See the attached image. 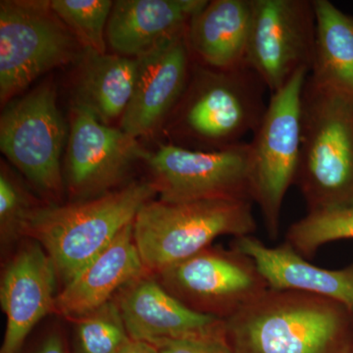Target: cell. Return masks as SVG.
<instances>
[{"label": "cell", "mask_w": 353, "mask_h": 353, "mask_svg": "<svg viewBox=\"0 0 353 353\" xmlns=\"http://www.w3.org/2000/svg\"><path fill=\"white\" fill-rule=\"evenodd\" d=\"M233 353H352L353 317L343 304L269 288L224 320Z\"/></svg>", "instance_id": "1"}, {"label": "cell", "mask_w": 353, "mask_h": 353, "mask_svg": "<svg viewBox=\"0 0 353 353\" xmlns=\"http://www.w3.org/2000/svg\"><path fill=\"white\" fill-rule=\"evenodd\" d=\"M308 213L353 205V97L308 75L296 182Z\"/></svg>", "instance_id": "2"}, {"label": "cell", "mask_w": 353, "mask_h": 353, "mask_svg": "<svg viewBox=\"0 0 353 353\" xmlns=\"http://www.w3.org/2000/svg\"><path fill=\"white\" fill-rule=\"evenodd\" d=\"M157 192L152 181L134 182L101 196L65 204L36 206L26 218L22 236L43 246L69 282L99 255Z\"/></svg>", "instance_id": "3"}, {"label": "cell", "mask_w": 353, "mask_h": 353, "mask_svg": "<svg viewBox=\"0 0 353 353\" xmlns=\"http://www.w3.org/2000/svg\"><path fill=\"white\" fill-rule=\"evenodd\" d=\"M252 201L146 202L134 220V239L146 272L158 274L205 250L220 236H252Z\"/></svg>", "instance_id": "4"}, {"label": "cell", "mask_w": 353, "mask_h": 353, "mask_svg": "<svg viewBox=\"0 0 353 353\" xmlns=\"http://www.w3.org/2000/svg\"><path fill=\"white\" fill-rule=\"evenodd\" d=\"M178 105L179 134L201 150H219L245 143L266 112L267 88L252 68L216 70L199 65Z\"/></svg>", "instance_id": "5"}, {"label": "cell", "mask_w": 353, "mask_h": 353, "mask_svg": "<svg viewBox=\"0 0 353 353\" xmlns=\"http://www.w3.org/2000/svg\"><path fill=\"white\" fill-rule=\"evenodd\" d=\"M85 52L46 0L0 2V99L10 101L50 70Z\"/></svg>", "instance_id": "6"}, {"label": "cell", "mask_w": 353, "mask_h": 353, "mask_svg": "<svg viewBox=\"0 0 353 353\" xmlns=\"http://www.w3.org/2000/svg\"><path fill=\"white\" fill-rule=\"evenodd\" d=\"M310 70L303 68L271 94L250 141L252 201L272 240L280 232L283 202L296 182L301 150V99Z\"/></svg>", "instance_id": "7"}, {"label": "cell", "mask_w": 353, "mask_h": 353, "mask_svg": "<svg viewBox=\"0 0 353 353\" xmlns=\"http://www.w3.org/2000/svg\"><path fill=\"white\" fill-rule=\"evenodd\" d=\"M66 127L57 90L48 81L10 102L0 118V148L11 163L43 194L61 196V157Z\"/></svg>", "instance_id": "8"}, {"label": "cell", "mask_w": 353, "mask_h": 353, "mask_svg": "<svg viewBox=\"0 0 353 353\" xmlns=\"http://www.w3.org/2000/svg\"><path fill=\"white\" fill-rule=\"evenodd\" d=\"M158 276L160 284L185 306L221 320L269 289L255 262L234 248L208 246Z\"/></svg>", "instance_id": "9"}, {"label": "cell", "mask_w": 353, "mask_h": 353, "mask_svg": "<svg viewBox=\"0 0 353 353\" xmlns=\"http://www.w3.org/2000/svg\"><path fill=\"white\" fill-rule=\"evenodd\" d=\"M250 145L196 150L169 143L150 153L148 162L159 201H252Z\"/></svg>", "instance_id": "10"}, {"label": "cell", "mask_w": 353, "mask_h": 353, "mask_svg": "<svg viewBox=\"0 0 353 353\" xmlns=\"http://www.w3.org/2000/svg\"><path fill=\"white\" fill-rule=\"evenodd\" d=\"M246 65L271 94L301 69H311L316 20L313 0H252Z\"/></svg>", "instance_id": "11"}, {"label": "cell", "mask_w": 353, "mask_h": 353, "mask_svg": "<svg viewBox=\"0 0 353 353\" xmlns=\"http://www.w3.org/2000/svg\"><path fill=\"white\" fill-rule=\"evenodd\" d=\"M148 157L138 139L104 124L87 109H72L65 174L70 194L76 199L110 192L137 162Z\"/></svg>", "instance_id": "12"}, {"label": "cell", "mask_w": 353, "mask_h": 353, "mask_svg": "<svg viewBox=\"0 0 353 353\" xmlns=\"http://www.w3.org/2000/svg\"><path fill=\"white\" fill-rule=\"evenodd\" d=\"M58 274L54 263L37 241L27 243L6 267L0 301L6 330L0 353H18L32 328L55 311Z\"/></svg>", "instance_id": "13"}, {"label": "cell", "mask_w": 353, "mask_h": 353, "mask_svg": "<svg viewBox=\"0 0 353 353\" xmlns=\"http://www.w3.org/2000/svg\"><path fill=\"white\" fill-rule=\"evenodd\" d=\"M187 36L146 57L137 58V75L121 129L134 138L157 132L175 110L189 83Z\"/></svg>", "instance_id": "14"}, {"label": "cell", "mask_w": 353, "mask_h": 353, "mask_svg": "<svg viewBox=\"0 0 353 353\" xmlns=\"http://www.w3.org/2000/svg\"><path fill=\"white\" fill-rule=\"evenodd\" d=\"M208 0H117L106 38L116 54L139 58L187 36L190 21Z\"/></svg>", "instance_id": "15"}, {"label": "cell", "mask_w": 353, "mask_h": 353, "mask_svg": "<svg viewBox=\"0 0 353 353\" xmlns=\"http://www.w3.org/2000/svg\"><path fill=\"white\" fill-rule=\"evenodd\" d=\"M126 288L117 304L134 340L225 336L224 320L188 307L152 278L145 275Z\"/></svg>", "instance_id": "16"}, {"label": "cell", "mask_w": 353, "mask_h": 353, "mask_svg": "<svg viewBox=\"0 0 353 353\" xmlns=\"http://www.w3.org/2000/svg\"><path fill=\"white\" fill-rule=\"evenodd\" d=\"M146 274L134 239V222L83 266L57 294L55 311L67 317L88 314L112 301L117 290Z\"/></svg>", "instance_id": "17"}, {"label": "cell", "mask_w": 353, "mask_h": 353, "mask_svg": "<svg viewBox=\"0 0 353 353\" xmlns=\"http://www.w3.org/2000/svg\"><path fill=\"white\" fill-rule=\"evenodd\" d=\"M232 248L250 256L270 289L309 292L343 304L353 317V263L339 270L320 268L288 243L270 248L252 236L234 238Z\"/></svg>", "instance_id": "18"}, {"label": "cell", "mask_w": 353, "mask_h": 353, "mask_svg": "<svg viewBox=\"0 0 353 353\" xmlns=\"http://www.w3.org/2000/svg\"><path fill=\"white\" fill-rule=\"evenodd\" d=\"M252 0H212L190 21L187 43L202 66L234 70L246 65Z\"/></svg>", "instance_id": "19"}, {"label": "cell", "mask_w": 353, "mask_h": 353, "mask_svg": "<svg viewBox=\"0 0 353 353\" xmlns=\"http://www.w3.org/2000/svg\"><path fill=\"white\" fill-rule=\"evenodd\" d=\"M137 75V58L85 52L77 78L75 105L109 125L129 105Z\"/></svg>", "instance_id": "20"}, {"label": "cell", "mask_w": 353, "mask_h": 353, "mask_svg": "<svg viewBox=\"0 0 353 353\" xmlns=\"http://www.w3.org/2000/svg\"><path fill=\"white\" fill-rule=\"evenodd\" d=\"M316 32L310 73L319 85L353 97V16L329 0H313Z\"/></svg>", "instance_id": "21"}, {"label": "cell", "mask_w": 353, "mask_h": 353, "mask_svg": "<svg viewBox=\"0 0 353 353\" xmlns=\"http://www.w3.org/2000/svg\"><path fill=\"white\" fill-rule=\"evenodd\" d=\"M341 240H353V205L308 213L285 234V243L306 259L314 256L322 245Z\"/></svg>", "instance_id": "22"}, {"label": "cell", "mask_w": 353, "mask_h": 353, "mask_svg": "<svg viewBox=\"0 0 353 353\" xmlns=\"http://www.w3.org/2000/svg\"><path fill=\"white\" fill-rule=\"evenodd\" d=\"M111 0H51V6L85 52L106 53Z\"/></svg>", "instance_id": "23"}, {"label": "cell", "mask_w": 353, "mask_h": 353, "mask_svg": "<svg viewBox=\"0 0 353 353\" xmlns=\"http://www.w3.org/2000/svg\"><path fill=\"white\" fill-rule=\"evenodd\" d=\"M78 319L77 334L82 353H117L131 340L119 306L113 301Z\"/></svg>", "instance_id": "24"}, {"label": "cell", "mask_w": 353, "mask_h": 353, "mask_svg": "<svg viewBox=\"0 0 353 353\" xmlns=\"http://www.w3.org/2000/svg\"><path fill=\"white\" fill-rule=\"evenodd\" d=\"M36 208L31 196L12 174L1 166L0 171V240L2 248L22 236L28 214Z\"/></svg>", "instance_id": "25"}, {"label": "cell", "mask_w": 353, "mask_h": 353, "mask_svg": "<svg viewBox=\"0 0 353 353\" xmlns=\"http://www.w3.org/2000/svg\"><path fill=\"white\" fill-rule=\"evenodd\" d=\"M150 343L159 353H233L225 336L164 339Z\"/></svg>", "instance_id": "26"}, {"label": "cell", "mask_w": 353, "mask_h": 353, "mask_svg": "<svg viewBox=\"0 0 353 353\" xmlns=\"http://www.w3.org/2000/svg\"><path fill=\"white\" fill-rule=\"evenodd\" d=\"M117 353H159L150 343L131 339Z\"/></svg>", "instance_id": "27"}, {"label": "cell", "mask_w": 353, "mask_h": 353, "mask_svg": "<svg viewBox=\"0 0 353 353\" xmlns=\"http://www.w3.org/2000/svg\"><path fill=\"white\" fill-rule=\"evenodd\" d=\"M37 353H65L63 341L58 334H51L43 341Z\"/></svg>", "instance_id": "28"}, {"label": "cell", "mask_w": 353, "mask_h": 353, "mask_svg": "<svg viewBox=\"0 0 353 353\" xmlns=\"http://www.w3.org/2000/svg\"><path fill=\"white\" fill-rule=\"evenodd\" d=\"M352 353H353V345H352Z\"/></svg>", "instance_id": "29"}]
</instances>
